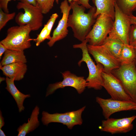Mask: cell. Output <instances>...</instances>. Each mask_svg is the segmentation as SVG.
Instances as JSON below:
<instances>
[{"mask_svg":"<svg viewBox=\"0 0 136 136\" xmlns=\"http://www.w3.org/2000/svg\"><path fill=\"white\" fill-rule=\"evenodd\" d=\"M70 4L72 13L68 17V26L72 29L74 37L82 42L85 39L96 21L94 15L96 8L92 6L86 13V8L78 2L72 1Z\"/></svg>","mask_w":136,"mask_h":136,"instance_id":"1","label":"cell"},{"mask_svg":"<svg viewBox=\"0 0 136 136\" xmlns=\"http://www.w3.org/2000/svg\"><path fill=\"white\" fill-rule=\"evenodd\" d=\"M87 40L85 39L80 44L73 45L74 48H80L82 52V57L78 64L80 66L83 62H85L89 72L88 76L86 79V86L88 88L99 90L103 87V81L101 73L104 71L103 65L99 63L96 65L90 56L87 47Z\"/></svg>","mask_w":136,"mask_h":136,"instance_id":"2","label":"cell"},{"mask_svg":"<svg viewBox=\"0 0 136 136\" xmlns=\"http://www.w3.org/2000/svg\"><path fill=\"white\" fill-rule=\"evenodd\" d=\"M31 31L28 25L11 27L7 30L6 37L0 43L8 49L24 51L31 46L30 33Z\"/></svg>","mask_w":136,"mask_h":136,"instance_id":"3","label":"cell"},{"mask_svg":"<svg viewBox=\"0 0 136 136\" xmlns=\"http://www.w3.org/2000/svg\"><path fill=\"white\" fill-rule=\"evenodd\" d=\"M16 7L24 11V13H18L15 16V21L19 25H29L32 31L37 30L42 26L43 14L38 6L19 2Z\"/></svg>","mask_w":136,"mask_h":136,"instance_id":"4","label":"cell"},{"mask_svg":"<svg viewBox=\"0 0 136 136\" xmlns=\"http://www.w3.org/2000/svg\"><path fill=\"white\" fill-rule=\"evenodd\" d=\"M114 20L105 14L98 16L91 29L86 38L89 44L93 46L102 45L111 32Z\"/></svg>","mask_w":136,"mask_h":136,"instance_id":"5","label":"cell"},{"mask_svg":"<svg viewBox=\"0 0 136 136\" xmlns=\"http://www.w3.org/2000/svg\"><path fill=\"white\" fill-rule=\"evenodd\" d=\"M111 73L121 83L132 100L136 103V65L135 61L128 64H121Z\"/></svg>","mask_w":136,"mask_h":136,"instance_id":"6","label":"cell"},{"mask_svg":"<svg viewBox=\"0 0 136 136\" xmlns=\"http://www.w3.org/2000/svg\"><path fill=\"white\" fill-rule=\"evenodd\" d=\"M86 107L84 106L77 110L64 113L51 114L43 111L42 113L41 121L45 125L47 126L52 122L59 123L66 125L71 129L76 125H81L82 124V115Z\"/></svg>","mask_w":136,"mask_h":136,"instance_id":"7","label":"cell"},{"mask_svg":"<svg viewBox=\"0 0 136 136\" xmlns=\"http://www.w3.org/2000/svg\"><path fill=\"white\" fill-rule=\"evenodd\" d=\"M115 8L114 19L108 36L119 39L124 44L129 45V35L131 24L128 15L121 10L116 2Z\"/></svg>","mask_w":136,"mask_h":136,"instance_id":"8","label":"cell"},{"mask_svg":"<svg viewBox=\"0 0 136 136\" xmlns=\"http://www.w3.org/2000/svg\"><path fill=\"white\" fill-rule=\"evenodd\" d=\"M61 74L63 78L62 81L49 85L46 92V97L52 94L57 89L66 87L74 88L79 94L84 92L86 87V83L84 77L77 76L69 71L63 72Z\"/></svg>","mask_w":136,"mask_h":136,"instance_id":"9","label":"cell"},{"mask_svg":"<svg viewBox=\"0 0 136 136\" xmlns=\"http://www.w3.org/2000/svg\"><path fill=\"white\" fill-rule=\"evenodd\" d=\"M89 53L92 55L96 63L102 64L104 71L111 72L118 68L120 65L118 61L104 46H93L87 44Z\"/></svg>","mask_w":136,"mask_h":136,"instance_id":"10","label":"cell"},{"mask_svg":"<svg viewBox=\"0 0 136 136\" xmlns=\"http://www.w3.org/2000/svg\"><path fill=\"white\" fill-rule=\"evenodd\" d=\"M96 101L101 108L103 115L106 119L116 112L133 110L136 106V103L132 100H119L111 98L105 99L96 97Z\"/></svg>","mask_w":136,"mask_h":136,"instance_id":"11","label":"cell"},{"mask_svg":"<svg viewBox=\"0 0 136 136\" xmlns=\"http://www.w3.org/2000/svg\"><path fill=\"white\" fill-rule=\"evenodd\" d=\"M104 87L111 97L115 100H132L119 80L111 72H102Z\"/></svg>","mask_w":136,"mask_h":136,"instance_id":"12","label":"cell"},{"mask_svg":"<svg viewBox=\"0 0 136 136\" xmlns=\"http://www.w3.org/2000/svg\"><path fill=\"white\" fill-rule=\"evenodd\" d=\"M136 118V116L118 119L109 118L102 120L99 128L101 131L112 134L126 133L133 129L132 122Z\"/></svg>","mask_w":136,"mask_h":136,"instance_id":"13","label":"cell"},{"mask_svg":"<svg viewBox=\"0 0 136 136\" xmlns=\"http://www.w3.org/2000/svg\"><path fill=\"white\" fill-rule=\"evenodd\" d=\"M60 8L62 16L57 27L53 30L51 39L47 43L50 47L53 46L56 42L65 38L68 33V19L71 8L67 0H64L61 2Z\"/></svg>","mask_w":136,"mask_h":136,"instance_id":"14","label":"cell"},{"mask_svg":"<svg viewBox=\"0 0 136 136\" xmlns=\"http://www.w3.org/2000/svg\"><path fill=\"white\" fill-rule=\"evenodd\" d=\"M25 63L18 62L3 66L0 65V69L3 74L15 81H19L23 79L27 70Z\"/></svg>","mask_w":136,"mask_h":136,"instance_id":"15","label":"cell"},{"mask_svg":"<svg viewBox=\"0 0 136 136\" xmlns=\"http://www.w3.org/2000/svg\"><path fill=\"white\" fill-rule=\"evenodd\" d=\"M40 113V108L36 106L33 109L30 118L27 123H25L20 125L17 128V136H25L29 132L37 128L40 125L38 116Z\"/></svg>","mask_w":136,"mask_h":136,"instance_id":"16","label":"cell"},{"mask_svg":"<svg viewBox=\"0 0 136 136\" xmlns=\"http://www.w3.org/2000/svg\"><path fill=\"white\" fill-rule=\"evenodd\" d=\"M6 87L5 88L10 93L15 99L18 109L19 112L20 113L23 111L25 108L23 103L26 98L30 97V94H24L21 92L15 85L13 79H10L6 77L5 79Z\"/></svg>","mask_w":136,"mask_h":136,"instance_id":"17","label":"cell"},{"mask_svg":"<svg viewBox=\"0 0 136 136\" xmlns=\"http://www.w3.org/2000/svg\"><path fill=\"white\" fill-rule=\"evenodd\" d=\"M96 8L94 16L96 18L98 15L105 14L114 20L115 15V5L116 0H92Z\"/></svg>","mask_w":136,"mask_h":136,"instance_id":"18","label":"cell"},{"mask_svg":"<svg viewBox=\"0 0 136 136\" xmlns=\"http://www.w3.org/2000/svg\"><path fill=\"white\" fill-rule=\"evenodd\" d=\"M27 60L23 51L7 49L4 53L0 65L3 66L12 63L21 62L26 63Z\"/></svg>","mask_w":136,"mask_h":136,"instance_id":"19","label":"cell"},{"mask_svg":"<svg viewBox=\"0 0 136 136\" xmlns=\"http://www.w3.org/2000/svg\"><path fill=\"white\" fill-rule=\"evenodd\" d=\"M124 44L120 40L111 38L108 36L102 45L105 47L118 61L121 55Z\"/></svg>","mask_w":136,"mask_h":136,"instance_id":"20","label":"cell"},{"mask_svg":"<svg viewBox=\"0 0 136 136\" xmlns=\"http://www.w3.org/2000/svg\"><path fill=\"white\" fill-rule=\"evenodd\" d=\"M136 59L134 48L129 44H124L121 55L118 61L121 64H128Z\"/></svg>","mask_w":136,"mask_h":136,"instance_id":"21","label":"cell"},{"mask_svg":"<svg viewBox=\"0 0 136 136\" xmlns=\"http://www.w3.org/2000/svg\"><path fill=\"white\" fill-rule=\"evenodd\" d=\"M116 3L121 10L128 15L132 14L136 10V0H116Z\"/></svg>","mask_w":136,"mask_h":136,"instance_id":"22","label":"cell"},{"mask_svg":"<svg viewBox=\"0 0 136 136\" xmlns=\"http://www.w3.org/2000/svg\"><path fill=\"white\" fill-rule=\"evenodd\" d=\"M52 29V28L46 24H45L41 32L38 35L37 38L35 39H31V41H35L36 46H38L46 39L50 40L51 38L50 33Z\"/></svg>","mask_w":136,"mask_h":136,"instance_id":"23","label":"cell"},{"mask_svg":"<svg viewBox=\"0 0 136 136\" xmlns=\"http://www.w3.org/2000/svg\"><path fill=\"white\" fill-rule=\"evenodd\" d=\"M56 0H35L36 6L41 9L43 14L48 13L53 6Z\"/></svg>","mask_w":136,"mask_h":136,"instance_id":"24","label":"cell"},{"mask_svg":"<svg viewBox=\"0 0 136 136\" xmlns=\"http://www.w3.org/2000/svg\"><path fill=\"white\" fill-rule=\"evenodd\" d=\"M16 13H7L0 8V30L6 25L9 21L13 19L15 17Z\"/></svg>","mask_w":136,"mask_h":136,"instance_id":"25","label":"cell"},{"mask_svg":"<svg viewBox=\"0 0 136 136\" xmlns=\"http://www.w3.org/2000/svg\"><path fill=\"white\" fill-rule=\"evenodd\" d=\"M129 45L136 47V25H131L129 35Z\"/></svg>","mask_w":136,"mask_h":136,"instance_id":"26","label":"cell"},{"mask_svg":"<svg viewBox=\"0 0 136 136\" xmlns=\"http://www.w3.org/2000/svg\"><path fill=\"white\" fill-rule=\"evenodd\" d=\"M12 0H0V8L5 12L9 13L8 4L9 2ZM15 1L16 0H13Z\"/></svg>","mask_w":136,"mask_h":136,"instance_id":"27","label":"cell"},{"mask_svg":"<svg viewBox=\"0 0 136 136\" xmlns=\"http://www.w3.org/2000/svg\"><path fill=\"white\" fill-rule=\"evenodd\" d=\"M89 0H79L78 4L79 5H82L86 9H89L92 7L89 4Z\"/></svg>","mask_w":136,"mask_h":136,"instance_id":"28","label":"cell"},{"mask_svg":"<svg viewBox=\"0 0 136 136\" xmlns=\"http://www.w3.org/2000/svg\"><path fill=\"white\" fill-rule=\"evenodd\" d=\"M7 49V48L2 44L0 43V59L3 54L5 53Z\"/></svg>","mask_w":136,"mask_h":136,"instance_id":"29","label":"cell"},{"mask_svg":"<svg viewBox=\"0 0 136 136\" xmlns=\"http://www.w3.org/2000/svg\"><path fill=\"white\" fill-rule=\"evenodd\" d=\"M128 16L131 24L136 25V16L132 14L128 15Z\"/></svg>","mask_w":136,"mask_h":136,"instance_id":"30","label":"cell"},{"mask_svg":"<svg viewBox=\"0 0 136 136\" xmlns=\"http://www.w3.org/2000/svg\"><path fill=\"white\" fill-rule=\"evenodd\" d=\"M20 2L27 3L35 6H36L35 0H17Z\"/></svg>","mask_w":136,"mask_h":136,"instance_id":"31","label":"cell"},{"mask_svg":"<svg viewBox=\"0 0 136 136\" xmlns=\"http://www.w3.org/2000/svg\"><path fill=\"white\" fill-rule=\"evenodd\" d=\"M4 118L2 116V112L0 111V129H1L5 125Z\"/></svg>","mask_w":136,"mask_h":136,"instance_id":"32","label":"cell"},{"mask_svg":"<svg viewBox=\"0 0 136 136\" xmlns=\"http://www.w3.org/2000/svg\"><path fill=\"white\" fill-rule=\"evenodd\" d=\"M55 1L56 3L57 4H58V3L59 0H56ZM68 1L70 3L72 1L76 2H78V3L79 2V0H68Z\"/></svg>","mask_w":136,"mask_h":136,"instance_id":"33","label":"cell"},{"mask_svg":"<svg viewBox=\"0 0 136 136\" xmlns=\"http://www.w3.org/2000/svg\"><path fill=\"white\" fill-rule=\"evenodd\" d=\"M6 135L4 131L2 130L1 129H0V136H5Z\"/></svg>","mask_w":136,"mask_h":136,"instance_id":"34","label":"cell"},{"mask_svg":"<svg viewBox=\"0 0 136 136\" xmlns=\"http://www.w3.org/2000/svg\"><path fill=\"white\" fill-rule=\"evenodd\" d=\"M6 79H5L4 77H0V83H1V82H2V81H4Z\"/></svg>","mask_w":136,"mask_h":136,"instance_id":"35","label":"cell"},{"mask_svg":"<svg viewBox=\"0 0 136 136\" xmlns=\"http://www.w3.org/2000/svg\"><path fill=\"white\" fill-rule=\"evenodd\" d=\"M134 49L135 50V57H136V47L134 48Z\"/></svg>","mask_w":136,"mask_h":136,"instance_id":"36","label":"cell"},{"mask_svg":"<svg viewBox=\"0 0 136 136\" xmlns=\"http://www.w3.org/2000/svg\"><path fill=\"white\" fill-rule=\"evenodd\" d=\"M133 110H136V106L133 109Z\"/></svg>","mask_w":136,"mask_h":136,"instance_id":"37","label":"cell"},{"mask_svg":"<svg viewBox=\"0 0 136 136\" xmlns=\"http://www.w3.org/2000/svg\"><path fill=\"white\" fill-rule=\"evenodd\" d=\"M135 65H136V59L135 60Z\"/></svg>","mask_w":136,"mask_h":136,"instance_id":"38","label":"cell"}]
</instances>
